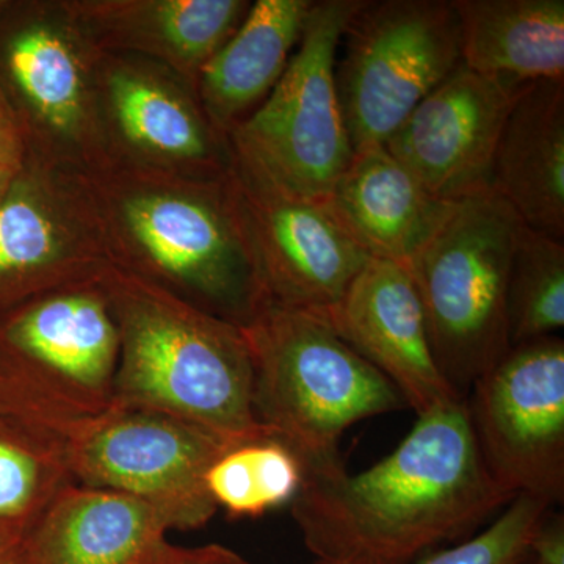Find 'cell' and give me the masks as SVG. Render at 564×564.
Returning a JSON list of instances; mask_svg holds the SVG:
<instances>
[{"label":"cell","mask_w":564,"mask_h":564,"mask_svg":"<svg viewBox=\"0 0 564 564\" xmlns=\"http://www.w3.org/2000/svg\"><path fill=\"white\" fill-rule=\"evenodd\" d=\"M513 499L486 469L464 399L417 415L395 451L362 473L304 474L291 510L315 560L408 564L473 534Z\"/></svg>","instance_id":"6da1fadb"},{"label":"cell","mask_w":564,"mask_h":564,"mask_svg":"<svg viewBox=\"0 0 564 564\" xmlns=\"http://www.w3.org/2000/svg\"><path fill=\"white\" fill-rule=\"evenodd\" d=\"M106 293L120 329L115 404L172 415L226 443L272 434L256 419L242 326L128 278Z\"/></svg>","instance_id":"7a4b0ae2"},{"label":"cell","mask_w":564,"mask_h":564,"mask_svg":"<svg viewBox=\"0 0 564 564\" xmlns=\"http://www.w3.org/2000/svg\"><path fill=\"white\" fill-rule=\"evenodd\" d=\"M258 422L300 456L304 474L345 466L340 437L408 408L395 386L314 315L265 306L242 326Z\"/></svg>","instance_id":"3957f363"},{"label":"cell","mask_w":564,"mask_h":564,"mask_svg":"<svg viewBox=\"0 0 564 564\" xmlns=\"http://www.w3.org/2000/svg\"><path fill=\"white\" fill-rule=\"evenodd\" d=\"M527 226L491 187L459 199L408 263L434 361L463 399L511 348L508 282Z\"/></svg>","instance_id":"277c9868"},{"label":"cell","mask_w":564,"mask_h":564,"mask_svg":"<svg viewBox=\"0 0 564 564\" xmlns=\"http://www.w3.org/2000/svg\"><path fill=\"white\" fill-rule=\"evenodd\" d=\"M361 0H317L288 68L232 139L245 176L292 198L323 203L351 162L336 85L340 40Z\"/></svg>","instance_id":"5b68a950"},{"label":"cell","mask_w":564,"mask_h":564,"mask_svg":"<svg viewBox=\"0 0 564 564\" xmlns=\"http://www.w3.org/2000/svg\"><path fill=\"white\" fill-rule=\"evenodd\" d=\"M33 432L57 448L73 481L139 497L172 530L202 529L218 511L204 475L234 443L199 426L113 403L102 413L51 422Z\"/></svg>","instance_id":"8992f818"},{"label":"cell","mask_w":564,"mask_h":564,"mask_svg":"<svg viewBox=\"0 0 564 564\" xmlns=\"http://www.w3.org/2000/svg\"><path fill=\"white\" fill-rule=\"evenodd\" d=\"M336 85L352 151L384 147L462 65L452 0H361L345 29Z\"/></svg>","instance_id":"52a82bcc"},{"label":"cell","mask_w":564,"mask_h":564,"mask_svg":"<svg viewBox=\"0 0 564 564\" xmlns=\"http://www.w3.org/2000/svg\"><path fill=\"white\" fill-rule=\"evenodd\" d=\"M3 340L18 364L10 408L25 426L85 417L113 404L120 329L106 292L47 293L11 318Z\"/></svg>","instance_id":"ba28073f"},{"label":"cell","mask_w":564,"mask_h":564,"mask_svg":"<svg viewBox=\"0 0 564 564\" xmlns=\"http://www.w3.org/2000/svg\"><path fill=\"white\" fill-rule=\"evenodd\" d=\"M475 443L505 491L564 500V340L513 345L466 397Z\"/></svg>","instance_id":"9c48e42d"},{"label":"cell","mask_w":564,"mask_h":564,"mask_svg":"<svg viewBox=\"0 0 564 564\" xmlns=\"http://www.w3.org/2000/svg\"><path fill=\"white\" fill-rule=\"evenodd\" d=\"M242 182L236 206L267 306L328 321L369 256L325 204Z\"/></svg>","instance_id":"30bf717a"},{"label":"cell","mask_w":564,"mask_h":564,"mask_svg":"<svg viewBox=\"0 0 564 564\" xmlns=\"http://www.w3.org/2000/svg\"><path fill=\"white\" fill-rule=\"evenodd\" d=\"M128 221L151 261L206 304V313L245 326L265 300L237 206L172 195L128 206Z\"/></svg>","instance_id":"8fae6325"},{"label":"cell","mask_w":564,"mask_h":564,"mask_svg":"<svg viewBox=\"0 0 564 564\" xmlns=\"http://www.w3.org/2000/svg\"><path fill=\"white\" fill-rule=\"evenodd\" d=\"M522 87L462 63L411 111L386 150L443 202L491 187L497 144Z\"/></svg>","instance_id":"7c38bea8"},{"label":"cell","mask_w":564,"mask_h":564,"mask_svg":"<svg viewBox=\"0 0 564 564\" xmlns=\"http://www.w3.org/2000/svg\"><path fill=\"white\" fill-rule=\"evenodd\" d=\"M326 323L395 386L415 414L464 400L434 361L421 300L399 263H364Z\"/></svg>","instance_id":"4fadbf2b"},{"label":"cell","mask_w":564,"mask_h":564,"mask_svg":"<svg viewBox=\"0 0 564 564\" xmlns=\"http://www.w3.org/2000/svg\"><path fill=\"white\" fill-rule=\"evenodd\" d=\"M323 204L370 259L404 269L455 207L426 191L386 147L355 152Z\"/></svg>","instance_id":"5bb4252c"},{"label":"cell","mask_w":564,"mask_h":564,"mask_svg":"<svg viewBox=\"0 0 564 564\" xmlns=\"http://www.w3.org/2000/svg\"><path fill=\"white\" fill-rule=\"evenodd\" d=\"M169 522L131 494L70 481L24 536L29 564H139Z\"/></svg>","instance_id":"9a60e30c"},{"label":"cell","mask_w":564,"mask_h":564,"mask_svg":"<svg viewBox=\"0 0 564 564\" xmlns=\"http://www.w3.org/2000/svg\"><path fill=\"white\" fill-rule=\"evenodd\" d=\"M491 188L527 228L564 239V80L521 88L494 155Z\"/></svg>","instance_id":"2e32d148"},{"label":"cell","mask_w":564,"mask_h":564,"mask_svg":"<svg viewBox=\"0 0 564 564\" xmlns=\"http://www.w3.org/2000/svg\"><path fill=\"white\" fill-rule=\"evenodd\" d=\"M466 68L527 85L564 80V0H452Z\"/></svg>","instance_id":"e0dca14e"},{"label":"cell","mask_w":564,"mask_h":564,"mask_svg":"<svg viewBox=\"0 0 564 564\" xmlns=\"http://www.w3.org/2000/svg\"><path fill=\"white\" fill-rule=\"evenodd\" d=\"M314 0H258L231 39L204 65L212 117L229 126L265 99L302 40Z\"/></svg>","instance_id":"ac0fdd59"},{"label":"cell","mask_w":564,"mask_h":564,"mask_svg":"<svg viewBox=\"0 0 564 564\" xmlns=\"http://www.w3.org/2000/svg\"><path fill=\"white\" fill-rule=\"evenodd\" d=\"M304 481V464L273 434L226 445L204 475L217 510L232 519H256L291 505Z\"/></svg>","instance_id":"d6986e66"},{"label":"cell","mask_w":564,"mask_h":564,"mask_svg":"<svg viewBox=\"0 0 564 564\" xmlns=\"http://www.w3.org/2000/svg\"><path fill=\"white\" fill-rule=\"evenodd\" d=\"M564 326V240L525 228L508 282L510 344L554 336Z\"/></svg>","instance_id":"ffe728a7"},{"label":"cell","mask_w":564,"mask_h":564,"mask_svg":"<svg viewBox=\"0 0 564 564\" xmlns=\"http://www.w3.org/2000/svg\"><path fill=\"white\" fill-rule=\"evenodd\" d=\"M110 88L126 135L140 147L172 158L204 159L209 154L202 122L172 93L132 74H117Z\"/></svg>","instance_id":"44dd1931"},{"label":"cell","mask_w":564,"mask_h":564,"mask_svg":"<svg viewBox=\"0 0 564 564\" xmlns=\"http://www.w3.org/2000/svg\"><path fill=\"white\" fill-rule=\"evenodd\" d=\"M73 481L57 448L29 426L0 430V525L24 534Z\"/></svg>","instance_id":"7402d4cb"},{"label":"cell","mask_w":564,"mask_h":564,"mask_svg":"<svg viewBox=\"0 0 564 564\" xmlns=\"http://www.w3.org/2000/svg\"><path fill=\"white\" fill-rule=\"evenodd\" d=\"M10 68L41 117L55 129L69 131L82 115L79 65L57 33L32 29L10 47Z\"/></svg>","instance_id":"603a6c76"},{"label":"cell","mask_w":564,"mask_h":564,"mask_svg":"<svg viewBox=\"0 0 564 564\" xmlns=\"http://www.w3.org/2000/svg\"><path fill=\"white\" fill-rule=\"evenodd\" d=\"M152 7L163 43L192 65H206L250 10L240 0H166Z\"/></svg>","instance_id":"cb8c5ba5"},{"label":"cell","mask_w":564,"mask_h":564,"mask_svg":"<svg viewBox=\"0 0 564 564\" xmlns=\"http://www.w3.org/2000/svg\"><path fill=\"white\" fill-rule=\"evenodd\" d=\"M552 508L536 497L518 496L481 532L419 564H521Z\"/></svg>","instance_id":"d4e9b609"},{"label":"cell","mask_w":564,"mask_h":564,"mask_svg":"<svg viewBox=\"0 0 564 564\" xmlns=\"http://www.w3.org/2000/svg\"><path fill=\"white\" fill-rule=\"evenodd\" d=\"M47 212L28 195L0 202V280L44 274L55 265L61 247Z\"/></svg>","instance_id":"484cf974"},{"label":"cell","mask_w":564,"mask_h":564,"mask_svg":"<svg viewBox=\"0 0 564 564\" xmlns=\"http://www.w3.org/2000/svg\"><path fill=\"white\" fill-rule=\"evenodd\" d=\"M139 564H252L232 549L221 544L198 545V547H182L163 541L152 549Z\"/></svg>","instance_id":"4316f807"},{"label":"cell","mask_w":564,"mask_h":564,"mask_svg":"<svg viewBox=\"0 0 564 564\" xmlns=\"http://www.w3.org/2000/svg\"><path fill=\"white\" fill-rule=\"evenodd\" d=\"M530 558L536 564H564L563 513L549 511L530 544Z\"/></svg>","instance_id":"83f0119b"},{"label":"cell","mask_w":564,"mask_h":564,"mask_svg":"<svg viewBox=\"0 0 564 564\" xmlns=\"http://www.w3.org/2000/svg\"><path fill=\"white\" fill-rule=\"evenodd\" d=\"M0 564H29L24 534L0 525Z\"/></svg>","instance_id":"f1b7e54d"},{"label":"cell","mask_w":564,"mask_h":564,"mask_svg":"<svg viewBox=\"0 0 564 564\" xmlns=\"http://www.w3.org/2000/svg\"><path fill=\"white\" fill-rule=\"evenodd\" d=\"M18 163V143L13 129L0 111V170L13 172Z\"/></svg>","instance_id":"f546056e"},{"label":"cell","mask_w":564,"mask_h":564,"mask_svg":"<svg viewBox=\"0 0 564 564\" xmlns=\"http://www.w3.org/2000/svg\"><path fill=\"white\" fill-rule=\"evenodd\" d=\"M11 176H13V172H6V170H0V202L6 198V193L9 191Z\"/></svg>","instance_id":"4dcf8cb0"},{"label":"cell","mask_w":564,"mask_h":564,"mask_svg":"<svg viewBox=\"0 0 564 564\" xmlns=\"http://www.w3.org/2000/svg\"><path fill=\"white\" fill-rule=\"evenodd\" d=\"M313 564H347V563H336V562H326V560H315Z\"/></svg>","instance_id":"1f68e13d"},{"label":"cell","mask_w":564,"mask_h":564,"mask_svg":"<svg viewBox=\"0 0 564 564\" xmlns=\"http://www.w3.org/2000/svg\"><path fill=\"white\" fill-rule=\"evenodd\" d=\"M521 564H536L533 562L532 558H530V556H527V558L524 560V562H522Z\"/></svg>","instance_id":"d6a6232c"}]
</instances>
